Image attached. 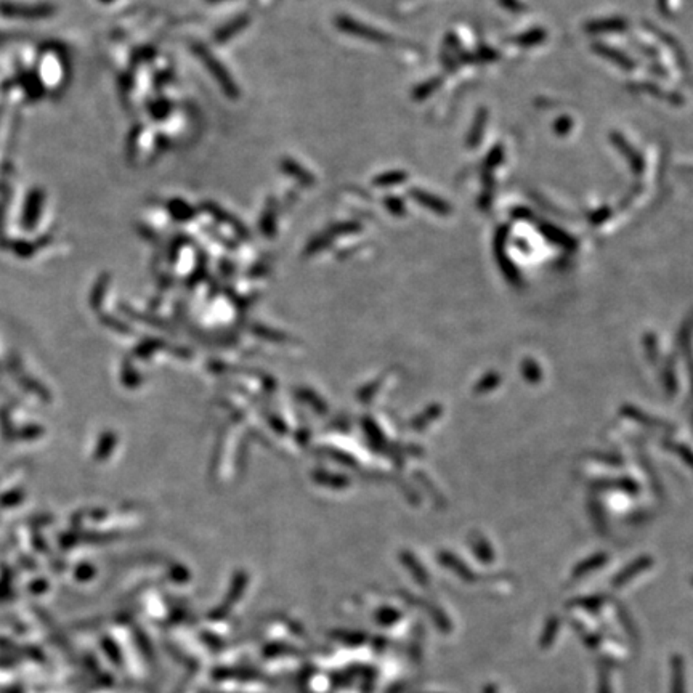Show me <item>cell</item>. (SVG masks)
I'll use <instances>...</instances> for the list:
<instances>
[{
    "instance_id": "1",
    "label": "cell",
    "mask_w": 693,
    "mask_h": 693,
    "mask_svg": "<svg viewBox=\"0 0 693 693\" xmlns=\"http://www.w3.org/2000/svg\"><path fill=\"white\" fill-rule=\"evenodd\" d=\"M671 671H673V685L671 693H685V666L684 658L675 653L671 658Z\"/></svg>"
},
{
    "instance_id": "2",
    "label": "cell",
    "mask_w": 693,
    "mask_h": 693,
    "mask_svg": "<svg viewBox=\"0 0 693 693\" xmlns=\"http://www.w3.org/2000/svg\"><path fill=\"white\" fill-rule=\"evenodd\" d=\"M557 632H559V618L552 616L551 620L547 621L546 629H544V632L540 639L541 649L546 650V649H549V647H552L555 637H557Z\"/></svg>"
},
{
    "instance_id": "3",
    "label": "cell",
    "mask_w": 693,
    "mask_h": 693,
    "mask_svg": "<svg viewBox=\"0 0 693 693\" xmlns=\"http://www.w3.org/2000/svg\"><path fill=\"white\" fill-rule=\"evenodd\" d=\"M599 693H611L609 668L600 666L599 669Z\"/></svg>"
},
{
    "instance_id": "4",
    "label": "cell",
    "mask_w": 693,
    "mask_h": 693,
    "mask_svg": "<svg viewBox=\"0 0 693 693\" xmlns=\"http://www.w3.org/2000/svg\"><path fill=\"white\" fill-rule=\"evenodd\" d=\"M485 693H496V690H495V689H492V687H486V690H485Z\"/></svg>"
}]
</instances>
